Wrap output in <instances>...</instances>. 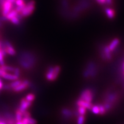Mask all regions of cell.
<instances>
[{"instance_id":"cell-1","label":"cell","mask_w":124,"mask_h":124,"mask_svg":"<svg viewBox=\"0 0 124 124\" xmlns=\"http://www.w3.org/2000/svg\"><path fill=\"white\" fill-rule=\"evenodd\" d=\"M121 98L120 92L113 89H108L104 93L101 103L105 108L107 113L111 112L119 103Z\"/></svg>"},{"instance_id":"cell-2","label":"cell","mask_w":124,"mask_h":124,"mask_svg":"<svg viewBox=\"0 0 124 124\" xmlns=\"http://www.w3.org/2000/svg\"><path fill=\"white\" fill-rule=\"evenodd\" d=\"M98 73V68L95 63L90 62L87 63L83 71V76L86 79H93Z\"/></svg>"},{"instance_id":"cell-3","label":"cell","mask_w":124,"mask_h":124,"mask_svg":"<svg viewBox=\"0 0 124 124\" xmlns=\"http://www.w3.org/2000/svg\"><path fill=\"white\" fill-rule=\"evenodd\" d=\"M61 70V67L58 65L49 67L46 72V79L50 82L54 81L58 78Z\"/></svg>"},{"instance_id":"cell-4","label":"cell","mask_w":124,"mask_h":124,"mask_svg":"<svg viewBox=\"0 0 124 124\" xmlns=\"http://www.w3.org/2000/svg\"><path fill=\"white\" fill-rule=\"evenodd\" d=\"M95 95V91L93 88H85L81 92L78 99L87 102H92Z\"/></svg>"},{"instance_id":"cell-5","label":"cell","mask_w":124,"mask_h":124,"mask_svg":"<svg viewBox=\"0 0 124 124\" xmlns=\"http://www.w3.org/2000/svg\"><path fill=\"white\" fill-rule=\"evenodd\" d=\"M35 8V2L33 0H31L28 3H26L20 15L22 18L28 17L33 14Z\"/></svg>"},{"instance_id":"cell-6","label":"cell","mask_w":124,"mask_h":124,"mask_svg":"<svg viewBox=\"0 0 124 124\" xmlns=\"http://www.w3.org/2000/svg\"><path fill=\"white\" fill-rule=\"evenodd\" d=\"M14 4L7 0H4L1 3V11L2 16L5 17L10 10L13 9Z\"/></svg>"},{"instance_id":"cell-7","label":"cell","mask_w":124,"mask_h":124,"mask_svg":"<svg viewBox=\"0 0 124 124\" xmlns=\"http://www.w3.org/2000/svg\"><path fill=\"white\" fill-rule=\"evenodd\" d=\"M1 48L5 51L6 54H8L11 56H14L16 54V51L13 45L9 41H4L1 43Z\"/></svg>"},{"instance_id":"cell-8","label":"cell","mask_w":124,"mask_h":124,"mask_svg":"<svg viewBox=\"0 0 124 124\" xmlns=\"http://www.w3.org/2000/svg\"><path fill=\"white\" fill-rule=\"evenodd\" d=\"M61 115L62 119L65 121H69L75 117L74 111L68 108H63L61 111Z\"/></svg>"},{"instance_id":"cell-9","label":"cell","mask_w":124,"mask_h":124,"mask_svg":"<svg viewBox=\"0 0 124 124\" xmlns=\"http://www.w3.org/2000/svg\"><path fill=\"white\" fill-rule=\"evenodd\" d=\"M32 105V102L28 101L26 100L25 98H22L20 102V105L18 109L20 110L21 112L23 111H26L28 109V108Z\"/></svg>"},{"instance_id":"cell-10","label":"cell","mask_w":124,"mask_h":124,"mask_svg":"<svg viewBox=\"0 0 124 124\" xmlns=\"http://www.w3.org/2000/svg\"><path fill=\"white\" fill-rule=\"evenodd\" d=\"M76 104L77 106H81V107H83L85 108H86V109H88L89 110H90L91 109L92 107H93V104H92V102H87L85 101L84 100H81L78 99L76 102Z\"/></svg>"},{"instance_id":"cell-11","label":"cell","mask_w":124,"mask_h":124,"mask_svg":"<svg viewBox=\"0 0 124 124\" xmlns=\"http://www.w3.org/2000/svg\"><path fill=\"white\" fill-rule=\"evenodd\" d=\"M119 40L118 38H114V39L112 40L111 42H110V45L108 46V49H110L111 52H113L115 50H116V48H117V46H118L119 44Z\"/></svg>"},{"instance_id":"cell-12","label":"cell","mask_w":124,"mask_h":124,"mask_svg":"<svg viewBox=\"0 0 124 124\" xmlns=\"http://www.w3.org/2000/svg\"><path fill=\"white\" fill-rule=\"evenodd\" d=\"M30 86L29 85H26L24 83L22 82V83L20 85H19L13 88V90L15 92H22L23 91L25 90L26 89H27Z\"/></svg>"},{"instance_id":"cell-13","label":"cell","mask_w":124,"mask_h":124,"mask_svg":"<svg viewBox=\"0 0 124 124\" xmlns=\"http://www.w3.org/2000/svg\"><path fill=\"white\" fill-rule=\"evenodd\" d=\"M105 13L107 15V16L110 19H113L115 16V11L112 8H107L105 9Z\"/></svg>"},{"instance_id":"cell-14","label":"cell","mask_w":124,"mask_h":124,"mask_svg":"<svg viewBox=\"0 0 124 124\" xmlns=\"http://www.w3.org/2000/svg\"><path fill=\"white\" fill-rule=\"evenodd\" d=\"M2 77L4 79L9 80H12V81L18 80L19 78L18 77L15 76L14 74L12 75V74H10V73H8L7 72H6L5 75H4Z\"/></svg>"},{"instance_id":"cell-15","label":"cell","mask_w":124,"mask_h":124,"mask_svg":"<svg viewBox=\"0 0 124 124\" xmlns=\"http://www.w3.org/2000/svg\"><path fill=\"white\" fill-rule=\"evenodd\" d=\"M86 108L81 106H77V108H76V110L77 111L79 115H85L86 113Z\"/></svg>"},{"instance_id":"cell-16","label":"cell","mask_w":124,"mask_h":124,"mask_svg":"<svg viewBox=\"0 0 124 124\" xmlns=\"http://www.w3.org/2000/svg\"><path fill=\"white\" fill-rule=\"evenodd\" d=\"M35 95L33 93H29V94H28L25 96V99H26V100L28 101L33 102L35 99Z\"/></svg>"},{"instance_id":"cell-17","label":"cell","mask_w":124,"mask_h":124,"mask_svg":"<svg viewBox=\"0 0 124 124\" xmlns=\"http://www.w3.org/2000/svg\"><path fill=\"white\" fill-rule=\"evenodd\" d=\"M23 118L22 113L19 110L18 108L16 111V121H21Z\"/></svg>"},{"instance_id":"cell-18","label":"cell","mask_w":124,"mask_h":124,"mask_svg":"<svg viewBox=\"0 0 124 124\" xmlns=\"http://www.w3.org/2000/svg\"><path fill=\"white\" fill-rule=\"evenodd\" d=\"M90 111H91L92 113H93L95 114L99 115L100 110H99V108L98 106V104H97V105H93Z\"/></svg>"},{"instance_id":"cell-19","label":"cell","mask_w":124,"mask_h":124,"mask_svg":"<svg viewBox=\"0 0 124 124\" xmlns=\"http://www.w3.org/2000/svg\"><path fill=\"white\" fill-rule=\"evenodd\" d=\"M14 4L15 6H21L24 7L26 4L25 0H16Z\"/></svg>"},{"instance_id":"cell-20","label":"cell","mask_w":124,"mask_h":124,"mask_svg":"<svg viewBox=\"0 0 124 124\" xmlns=\"http://www.w3.org/2000/svg\"><path fill=\"white\" fill-rule=\"evenodd\" d=\"M98 106L99 108V110H100L99 115L101 116H103V115H104L105 114H106L107 112L106 111L105 108H104L103 104L102 103H98Z\"/></svg>"},{"instance_id":"cell-21","label":"cell","mask_w":124,"mask_h":124,"mask_svg":"<svg viewBox=\"0 0 124 124\" xmlns=\"http://www.w3.org/2000/svg\"><path fill=\"white\" fill-rule=\"evenodd\" d=\"M85 121V115H80L77 117V124H84Z\"/></svg>"},{"instance_id":"cell-22","label":"cell","mask_w":124,"mask_h":124,"mask_svg":"<svg viewBox=\"0 0 124 124\" xmlns=\"http://www.w3.org/2000/svg\"><path fill=\"white\" fill-rule=\"evenodd\" d=\"M22 82V81L21 80H15V81H13L12 82H11L9 85V86L10 87V88H14L15 87L17 86L18 85H20Z\"/></svg>"},{"instance_id":"cell-23","label":"cell","mask_w":124,"mask_h":124,"mask_svg":"<svg viewBox=\"0 0 124 124\" xmlns=\"http://www.w3.org/2000/svg\"><path fill=\"white\" fill-rule=\"evenodd\" d=\"M37 122L36 119L31 117V116L28 118V124H37Z\"/></svg>"},{"instance_id":"cell-24","label":"cell","mask_w":124,"mask_h":124,"mask_svg":"<svg viewBox=\"0 0 124 124\" xmlns=\"http://www.w3.org/2000/svg\"><path fill=\"white\" fill-rule=\"evenodd\" d=\"M22 116L23 117H30L31 116V113H30V112L29 111H28L27 110L26 111H23V112H22Z\"/></svg>"},{"instance_id":"cell-25","label":"cell","mask_w":124,"mask_h":124,"mask_svg":"<svg viewBox=\"0 0 124 124\" xmlns=\"http://www.w3.org/2000/svg\"><path fill=\"white\" fill-rule=\"evenodd\" d=\"M14 74L17 77H18V78H19L20 77V70L19 69V68H15V69L14 72Z\"/></svg>"},{"instance_id":"cell-26","label":"cell","mask_w":124,"mask_h":124,"mask_svg":"<svg viewBox=\"0 0 124 124\" xmlns=\"http://www.w3.org/2000/svg\"><path fill=\"white\" fill-rule=\"evenodd\" d=\"M96 1L100 4H106V0H96Z\"/></svg>"},{"instance_id":"cell-27","label":"cell","mask_w":124,"mask_h":124,"mask_svg":"<svg viewBox=\"0 0 124 124\" xmlns=\"http://www.w3.org/2000/svg\"><path fill=\"white\" fill-rule=\"evenodd\" d=\"M112 0H106V4L110 5V4H112Z\"/></svg>"},{"instance_id":"cell-28","label":"cell","mask_w":124,"mask_h":124,"mask_svg":"<svg viewBox=\"0 0 124 124\" xmlns=\"http://www.w3.org/2000/svg\"><path fill=\"white\" fill-rule=\"evenodd\" d=\"M3 86H3V84L2 81V80L1 79H0V90H1V89H2Z\"/></svg>"},{"instance_id":"cell-29","label":"cell","mask_w":124,"mask_h":124,"mask_svg":"<svg viewBox=\"0 0 124 124\" xmlns=\"http://www.w3.org/2000/svg\"><path fill=\"white\" fill-rule=\"evenodd\" d=\"M7 1H9V2H11V3H12L14 4V3H15L16 0H7Z\"/></svg>"},{"instance_id":"cell-30","label":"cell","mask_w":124,"mask_h":124,"mask_svg":"<svg viewBox=\"0 0 124 124\" xmlns=\"http://www.w3.org/2000/svg\"><path fill=\"white\" fill-rule=\"evenodd\" d=\"M1 25H2V23H1V21H0V27H1Z\"/></svg>"}]
</instances>
